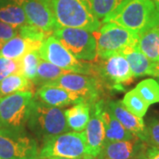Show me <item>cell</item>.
<instances>
[{"instance_id":"obj_1","label":"cell","mask_w":159,"mask_h":159,"mask_svg":"<svg viewBox=\"0 0 159 159\" xmlns=\"http://www.w3.org/2000/svg\"><path fill=\"white\" fill-rule=\"evenodd\" d=\"M102 22L116 23L141 34L158 27L159 10L151 0H125Z\"/></svg>"},{"instance_id":"obj_2","label":"cell","mask_w":159,"mask_h":159,"mask_svg":"<svg viewBox=\"0 0 159 159\" xmlns=\"http://www.w3.org/2000/svg\"><path fill=\"white\" fill-rule=\"evenodd\" d=\"M51 7L57 28L82 29L92 33L101 27L92 0H51Z\"/></svg>"},{"instance_id":"obj_3","label":"cell","mask_w":159,"mask_h":159,"mask_svg":"<svg viewBox=\"0 0 159 159\" xmlns=\"http://www.w3.org/2000/svg\"><path fill=\"white\" fill-rule=\"evenodd\" d=\"M28 126L42 142L70 130L65 111L47 104L34 96Z\"/></svg>"},{"instance_id":"obj_4","label":"cell","mask_w":159,"mask_h":159,"mask_svg":"<svg viewBox=\"0 0 159 159\" xmlns=\"http://www.w3.org/2000/svg\"><path fill=\"white\" fill-rule=\"evenodd\" d=\"M92 34L97 42V57L100 58L120 54L126 47H135L139 38V34L113 22L103 23Z\"/></svg>"},{"instance_id":"obj_5","label":"cell","mask_w":159,"mask_h":159,"mask_svg":"<svg viewBox=\"0 0 159 159\" xmlns=\"http://www.w3.org/2000/svg\"><path fill=\"white\" fill-rule=\"evenodd\" d=\"M34 93L18 92L0 97V128L22 130L28 124Z\"/></svg>"},{"instance_id":"obj_6","label":"cell","mask_w":159,"mask_h":159,"mask_svg":"<svg viewBox=\"0 0 159 159\" xmlns=\"http://www.w3.org/2000/svg\"><path fill=\"white\" fill-rule=\"evenodd\" d=\"M39 156L40 159H84L88 156L84 132H66L47 139L43 142Z\"/></svg>"},{"instance_id":"obj_7","label":"cell","mask_w":159,"mask_h":159,"mask_svg":"<svg viewBox=\"0 0 159 159\" xmlns=\"http://www.w3.org/2000/svg\"><path fill=\"white\" fill-rule=\"evenodd\" d=\"M37 142L22 130L0 128V158L40 159Z\"/></svg>"},{"instance_id":"obj_8","label":"cell","mask_w":159,"mask_h":159,"mask_svg":"<svg viewBox=\"0 0 159 159\" xmlns=\"http://www.w3.org/2000/svg\"><path fill=\"white\" fill-rule=\"evenodd\" d=\"M39 55L42 59L69 72L94 75L93 64L80 61L54 35H50L43 42Z\"/></svg>"},{"instance_id":"obj_9","label":"cell","mask_w":159,"mask_h":159,"mask_svg":"<svg viewBox=\"0 0 159 159\" xmlns=\"http://www.w3.org/2000/svg\"><path fill=\"white\" fill-rule=\"evenodd\" d=\"M93 66L94 76L100 80L102 84L117 91L125 90V85L131 83L134 78L126 58L120 54L100 58Z\"/></svg>"},{"instance_id":"obj_10","label":"cell","mask_w":159,"mask_h":159,"mask_svg":"<svg viewBox=\"0 0 159 159\" xmlns=\"http://www.w3.org/2000/svg\"><path fill=\"white\" fill-rule=\"evenodd\" d=\"M53 35L77 59L85 61L97 59V42L89 31L75 28H57Z\"/></svg>"},{"instance_id":"obj_11","label":"cell","mask_w":159,"mask_h":159,"mask_svg":"<svg viewBox=\"0 0 159 159\" xmlns=\"http://www.w3.org/2000/svg\"><path fill=\"white\" fill-rule=\"evenodd\" d=\"M45 85L57 86L70 92L78 94L89 103L98 101L102 89V82L97 77L77 73L64 74L58 79Z\"/></svg>"},{"instance_id":"obj_12","label":"cell","mask_w":159,"mask_h":159,"mask_svg":"<svg viewBox=\"0 0 159 159\" xmlns=\"http://www.w3.org/2000/svg\"><path fill=\"white\" fill-rule=\"evenodd\" d=\"M22 7L29 24L38 28L47 34H53L57 23L51 5L42 0H13Z\"/></svg>"},{"instance_id":"obj_13","label":"cell","mask_w":159,"mask_h":159,"mask_svg":"<svg viewBox=\"0 0 159 159\" xmlns=\"http://www.w3.org/2000/svg\"><path fill=\"white\" fill-rule=\"evenodd\" d=\"M146 143L134 137L131 140L104 142L99 159H140L146 151Z\"/></svg>"},{"instance_id":"obj_14","label":"cell","mask_w":159,"mask_h":159,"mask_svg":"<svg viewBox=\"0 0 159 159\" xmlns=\"http://www.w3.org/2000/svg\"><path fill=\"white\" fill-rule=\"evenodd\" d=\"M106 107L125 129L145 143H148L146 125L142 118L137 117L125 108L122 101H109Z\"/></svg>"},{"instance_id":"obj_15","label":"cell","mask_w":159,"mask_h":159,"mask_svg":"<svg viewBox=\"0 0 159 159\" xmlns=\"http://www.w3.org/2000/svg\"><path fill=\"white\" fill-rule=\"evenodd\" d=\"M34 96L47 104L57 108H62L72 104L74 105L76 103L86 101L83 97L78 94L53 85L41 86L36 90Z\"/></svg>"},{"instance_id":"obj_16","label":"cell","mask_w":159,"mask_h":159,"mask_svg":"<svg viewBox=\"0 0 159 159\" xmlns=\"http://www.w3.org/2000/svg\"><path fill=\"white\" fill-rule=\"evenodd\" d=\"M84 132L87 155L97 157L105 142V131L103 123L100 119L94 103L91 104L90 119Z\"/></svg>"},{"instance_id":"obj_17","label":"cell","mask_w":159,"mask_h":159,"mask_svg":"<svg viewBox=\"0 0 159 159\" xmlns=\"http://www.w3.org/2000/svg\"><path fill=\"white\" fill-rule=\"evenodd\" d=\"M94 106L97 109L98 115L103 123L105 131L104 142L126 141L136 137L121 125V123L109 111L102 100H98L94 102Z\"/></svg>"},{"instance_id":"obj_18","label":"cell","mask_w":159,"mask_h":159,"mask_svg":"<svg viewBox=\"0 0 159 159\" xmlns=\"http://www.w3.org/2000/svg\"><path fill=\"white\" fill-rule=\"evenodd\" d=\"M120 55L126 58L134 78L143 76H154L157 63L152 62L135 47H126Z\"/></svg>"},{"instance_id":"obj_19","label":"cell","mask_w":159,"mask_h":159,"mask_svg":"<svg viewBox=\"0 0 159 159\" xmlns=\"http://www.w3.org/2000/svg\"><path fill=\"white\" fill-rule=\"evenodd\" d=\"M42 43H43L41 42H34L17 34L0 49V57L12 60H20L29 51L33 50L39 51Z\"/></svg>"},{"instance_id":"obj_20","label":"cell","mask_w":159,"mask_h":159,"mask_svg":"<svg viewBox=\"0 0 159 159\" xmlns=\"http://www.w3.org/2000/svg\"><path fill=\"white\" fill-rule=\"evenodd\" d=\"M91 104L80 102L65 111V116L69 128L74 132H83L90 119Z\"/></svg>"},{"instance_id":"obj_21","label":"cell","mask_w":159,"mask_h":159,"mask_svg":"<svg viewBox=\"0 0 159 159\" xmlns=\"http://www.w3.org/2000/svg\"><path fill=\"white\" fill-rule=\"evenodd\" d=\"M0 21L16 29L29 24L22 7L13 0H0Z\"/></svg>"},{"instance_id":"obj_22","label":"cell","mask_w":159,"mask_h":159,"mask_svg":"<svg viewBox=\"0 0 159 159\" xmlns=\"http://www.w3.org/2000/svg\"><path fill=\"white\" fill-rule=\"evenodd\" d=\"M136 47L152 62H159V26L139 34Z\"/></svg>"},{"instance_id":"obj_23","label":"cell","mask_w":159,"mask_h":159,"mask_svg":"<svg viewBox=\"0 0 159 159\" xmlns=\"http://www.w3.org/2000/svg\"><path fill=\"white\" fill-rule=\"evenodd\" d=\"M34 83L31 80L20 74H13L0 81V97L18 92L30 91L34 93Z\"/></svg>"},{"instance_id":"obj_24","label":"cell","mask_w":159,"mask_h":159,"mask_svg":"<svg viewBox=\"0 0 159 159\" xmlns=\"http://www.w3.org/2000/svg\"><path fill=\"white\" fill-rule=\"evenodd\" d=\"M68 73H72V72L60 68L57 66L41 58L37 67L36 76L33 80V82L34 83V85H45Z\"/></svg>"},{"instance_id":"obj_25","label":"cell","mask_w":159,"mask_h":159,"mask_svg":"<svg viewBox=\"0 0 159 159\" xmlns=\"http://www.w3.org/2000/svg\"><path fill=\"white\" fill-rule=\"evenodd\" d=\"M125 107L137 117L143 118L148 111L149 104L144 101L135 89L128 91L122 100Z\"/></svg>"},{"instance_id":"obj_26","label":"cell","mask_w":159,"mask_h":159,"mask_svg":"<svg viewBox=\"0 0 159 159\" xmlns=\"http://www.w3.org/2000/svg\"><path fill=\"white\" fill-rule=\"evenodd\" d=\"M148 104L159 102V83L154 79H146L138 83L134 89Z\"/></svg>"},{"instance_id":"obj_27","label":"cell","mask_w":159,"mask_h":159,"mask_svg":"<svg viewBox=\"0 0 159 159\" xmlns=\"http://www.w3.org/2000/svg\"><path fill=\"white\" fill-rule=\"evenodd\" d=\"M41 57L38 50H33L27 52L20 59V74L26 78L34 80L36 76L37 67L39 65Z\"/></svg>"},{"instance_id":"obj_28","label":"cell","mask_w":159,"mask_h":159,"mask_svg":"<svg viewBox=\"0 0 159 159\" xmlns=\"http://www.w3.org/2000/svg\"><path fill=\"white\" fill-rule=\"evenodd\" d=\"M125 0H92L93 9L98 18V20H102L111 14Z\"/></svg>"},{"instance_id":"obj_29","label":"cell","mask_w":159,"mask_h":159,"mask_svg":"<svg viewBox=\"0 0 159 159\" xmlns=\"http://www.w3.org/2000/svg\"><path fill=\"white\" fill-rule=\"evenodd\" d=\"M20 34L24 38H27L31 41H34V42H41V43H43L47 37H49L51 35L30 24H27V25L20 27L19 29V34Z\"/></svg>"},{"instance_id":"obj_30","label":"cell","mask_w":159,"mask_h":159,"mask_svg":"<svg viewBox=\"0 0 159 159\" xmlns=\"http://www.w3.org/2000/svg\"><path fill=\"white\" fill-rule=\"evenodd\" d=\"M13 74H20V60H12L0 57V81Z\"/></svg>"},{"instance_id":"obj_31","label":"cell","mask_w":159,"mask_h":159,"mask_svg":"<svg viewBox=\"0 0 159 159\" xmlns=\"http://www.w3.org/2000/svg\"><path fill=\"white\" fill-rule=\"evenodd\" d=\"M148 143L159 148V119H152L146 125Z\"/></svg>"},{"instance_id":"obj_32","label":"cell","mask_w":159,"mask_h":159,"mask_svg":"<svg viewBox=\"0 0 159 159\" xmlns=\"http://www.w3.org/2000/svg\"><path fill=\"white\" fill-rule=\"evenodd\" d=\"M19 34V29L0 21V49L10 39Z\"/></svg>"},{"instance_id":"obj_33","label":"cell","mask_w":159,"mask_h":159,"mask_svg":"<svg viewBox=\"0 0 159 159\" xmlns=\"http://www.w3.org/2000/svg\"><path fill=\"white\" fill-rule=\"evenodd\" d=\"M140 159H159V148L153 146L147 148Z\"/></svg>"},{"instance_id":"obj_34","label":"cell","mask_w":159,"mask_h":159,"mask_svg":"<svg viewBox=\"0 0 159 159\" xmlns=\"http://www.w3.org/2000/svg\"><path fill=\"white\" fill-rule=\"evenodd\" d=\"M154 77H157V78L158 79V81H159V62L157 63V65H156V70H155Z\"/></svg>"},{"instance_id":"obj_35","label":"cell","mask_w":159,"mask_h":159,"mask_svg":"<svg viewBox=\"0 0 159 159\" xmlns=\"http://www.w3.org/2000/svg\"><path fill=\"white\" fill-rule=\"evenodd\" d=\"M151 1L153 2L155 6H157V8L159 10V0H151Z\"/></svg>"},{"instance_id":"obj_36","label":"cell","mask_w":159,"mask_h":159,"mask_svg":"<svg viewBox=\"0 0 159 159\" xmlns=\"http://www.w3.org/2000/svg\"><path fill=\"white\" fill-rule=\"evenodd\" d=\"M84 159H99L97 157H91V156H86Z\"/></svg>"},{"instance_id":"obj_37","label":"cell","mask_w":159,"mask_h":159,"mask_svg":"<svg viewBox=\"0 0 159 159\" xmlns=\"http://www.w3.org/2000/svg\"><path fill=\"white\" fill-rule=\"evenodd\" d=\"M45 159H67V158H63V157H49V158Z\"/></svg>"},{"instance_id":"obj_38","label":"cell","mask_w":159,"mask_h":159,"mask_svg":"<svg viewBox=\"0 0 159 159\" xmlns=\"http://www.w3.org/2000/svg\"><path fill=\"white\" fill-rule=\"evenodd\" d=\"M42 1H43L44 3H46V4H48V5H51V0H42Z\"/></svg>"},{"instance_id":"obj_39","label":"cell","mask_w":159,"mask_h":159,"mask_svg":"<svg viewBox=\"0 0 159 159\" xmlns=\"http://www.w3.org/2000/svg\"><path fill=\"white\" fill-rule=\"evenodd\" d=\"M0 159H1V158H0Z\"/></svg>"}]
</instances>
